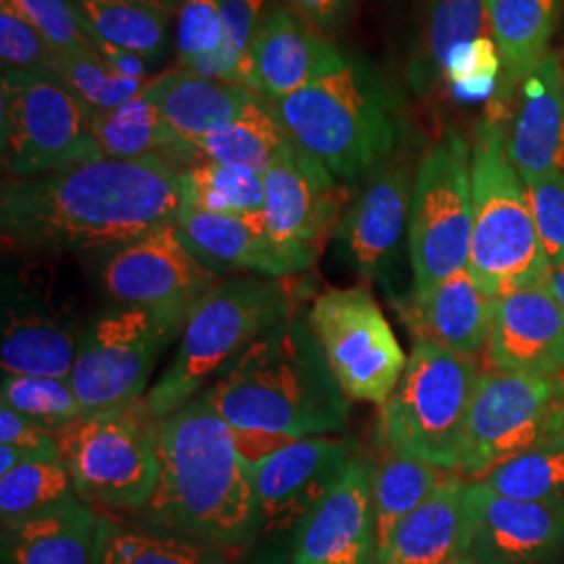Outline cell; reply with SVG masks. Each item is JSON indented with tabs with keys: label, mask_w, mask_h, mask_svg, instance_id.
<instances>
[{
	"label": "cell",
	"mask_w": 564,
	"mask_h": 564,
	"mask_svg": "<svg viewBox=\"0 0 564 564\" xmlns=\"http://www.w3.org/2000/svg\"><path fill=\"white\" fill-rule=\"evenodd\" d=\"M506 151L523 181L564 174V67L545 57L523 82Z\"/></svg>",
	"instance_id": "cb8c5ba5"
},
{
	"label": "cell",
	"mask_w": 564,
	"mask_h": 564,
	"mask_svg": "<svg viewBox=\"0 0 564 564\" xmlns=\"http://www.w3.org/2000/svg\"><path fill=\"white\" fill-rule=\"evenodd\" d=\"M502 78L500 48L491 36L456 46L445 61L444 80L460 101L494 99Z\"/></svg>",
	"instance_id": "b9f144b4"
},
{
	"label": "cell",
	"mask_w": 564,
	"mask_h": 564,
	"mask_svg": "<svg viewBox=\"0 0 564 564\" xmlns=\"http://www.w3.org/2000/svg\"><path fill=\"white\" fill-rule=\"evenodd\" d=\"M76 496L72 475L61 458L21 464L0 475V521L2 527L21 523Z\"/></svg>",
	"instance_id": "8d00e7d4"
},
{
	"label": "cell",
	"mask_w": 564,
	"mask_h": 564,
	"mask_svg": "<svg viewBox=\"0 0 564 564\" xmlns=\"http://www.w3.org/2000/svg\"><path fill=\"white\" fill-rule=\"evenodd\" d=\"M479 564H545L564 552V506L524 502L468 481Z\"/></svg>",
	"instance_id": "ffe728a7"
},
{
	"label": "cell",
	"mask_w": 564,
	"mask_h": 564,
	"mask_svg": "<svg viewBox=\"0 0 564 564\" xmlns=\"http://www.w3.org/2000/svg\"><path fill=\"white\" fill-rule=\"evenodd\" d=\"M449 475L452 470L426 463L419 456L383 447L381 458L372 463L370 477L377 545L383 544L391 531L426 502Z\"/></svg>",
	"instance_id": "836d02e7"
},
{
	"label": "cell",
	"mask_w": 564,
	"mask_h": 564,
	"mask_svg": "<svg viewBox=\"0 0 564 564\" xmlns=\"http://www.w3.org/2000/svg\"><path fill=\"white\" fill-rule=\"evenodd\" d=\"M545 286L550 289V293L554 295V300L564 314V263L563 265H550V272L545 276Z\"/></svg>",
	"instance_id": "f907efd6"
},
{
	"label": "cell",
	"mask_w": 564,
	"mask_h": 564,
	"mask_svg": "<svg viewBox=\"0 0 564 564\" xmlns=\"http://www.w3.org/2000/svg\"><path fill=\"white\" fill-rule=\"evenodd\" d=\"M289 141L291 139L286 137L272 107L260 97L247 105L237 120L218 128L216 132H209L199 141L172 151L170 155H178L188 165L203 162L223 163L263 174Z\"/></svg>",
	"instance_id": "f546056e"
},
{
	"label": "cell",
	"mask_w": 564,
	"mask_h": 564,
	"mask_svg": "<svg viewBox=\"0 0 564 564\" xmlns=\"http://www.w3.org/2000/svg\"><path fill=\"white\" fill-rule=\"evenodd\" d=\"M224 46V23L218 0H181L176 9L178 67L193 72L216 57Z\"/></svg>",
	"instance_id": "7bdbcfd3"
},
{
	"label": "cell",
	"mask_w": 564,
	"mask_h": 564,
	"mask_svg": "<svg viewBox=\"0 0 564 564\" xmlns=\"http://www.w3.org/2000/svg\"><path fill=\"white\" fill-rule=\"evenodd\" d=\"M186 318L144 307L116 305L84 324L69 381L84 414L144 398L163 351L181 339Z\"/></svg>",
	"instance_id": "7c38bea8"
},
{
	"label": "cell",
	"mask_w": 564,
	"mask_h": 564,
	"mask_svg": "<svg viewBox=\"0 0 564 564\" xmlns=\"http://www.w3.org/2000/svg\"><path fill=\"white\" fill-rule=\"evenodd\" d=\"M479 484L524 502L564 506V437L496 466Z\"/></svg>",
	"instance_id": "74e56055"
},
{
	"label": "cell",
	"mask_w": 564,
	"mask_h": 564,
	"mask_svg": "<svg viewBox=\"0 0 564 564\" xmlns=\"http://www.w3.org/2000/svg\"><path fill=\"white\" fill-rule=\"evenodd\" d=\"M297 293L295 279L262 276H230L207 291L184 323L172 362L144 395L153 419L195 400L251 343L293 316Z\"/></svg>",
	"instance_id": "5b68a950"
},
{
	"label": "cell",
	"mask_w": 564,
	"mask_h": 564,
	"mask_svg": "<svg viewBox=\"0 0 564 564\" xmlns=\"http://www.w3.org/2000/svg\"><path fill=\"white\" fill-rule=\"evenodd\" d=\"M470 235V144L458 132H445L416 165L408 224L412 297L468 268Z\"/></svg>",
	"instance_id": "8fae6325"
},
{
	"label": "cell",
	"mask_w": 564,
	"mask_h": 564,
	"mask_svg": "<svg viewBox=\"0 0 564 564\" xmlns=\"http://www.w3.org/2000/svg\"><path fill=\"white\" fill-rule=\"evenodd\" d=\"M524 182L538 237L550 265L564 263V174Z\"/></svg>",
	"instance_id": "7dc6e473"
},
{
	"label": "cell",
	"mask_w": 564,
	"mask_h": 564,
	"mask_svg": "<svg viewBox=\"0 0 564 564\" xmlns=\"http://www.w3.org/2000/svg\"><path fill=\"white\" fill-rule=\"evenodd\" d=\"M343 393L383 405L402 381L408 356L366 286L321 293L307 321Z\"/></svg>",
	"instance_id": "4fadbf2b"
},
{
	"label": "cell",
	"mask_w": 564,
	"mask_h": 564,
	"mask_svg": "<svg viewBox=\"0 0 564 564\" xmlns=\"http://www.w3.org/2000/svg\"><path fill=\"white\" fill-rule=\"evenodd\" d=\"M268 105L291 142L345 184L370 176L402 141L393 90L370 63L354 55L295 95Z\"/></svg>",
	"instance_id": "277c9868"
},
{
	"label": "cell",
	"mask_w": 564,
	"mask_h": 564,
	"mask_svg": "<svg viewBox=\"0 0 564 564\" xmlns=\"http://www.w3.org/2000/svg\"><path fill=\"white\" fill-rule=\"evenodd\" d=\"M564 437V377L481 370L468 405L458 475L479 481L496 466Z\"/></svg>",
	"instance_id": "9c48e42d"
},
{
	"label": "cell",
	"mask_w": 564,
	"mask_h": 564,
	"mask_svg": "<svg viewBox=\"0 0 564 564\" xmlns=\"http://www.w3.org/2000/svg\"><path fill=\"white\" fill-rule=\"evenodd\" d=\"M105 295L116 305L188 318L195 303L223 281L188 249L176 224L109 249L99 268Z\"/></svg>",
	"instance_id": "9a60e30c"
},
{
	"label": "cell",
	"mask_w": 564,
	"mask_h": 564,
	"mask_svg": "<svg viewBox=\"0 0 564 564\" xmlns=\"http://www.w3.org/2000/svg\"><path fill=\"white\" fill-rule=\"evenodd\" d=\"M51 76L57 78L90 111L116 109L139 97L147 86V82L130 80L116 74L99 51L57 53Z\"/></svg>",
	"instance_id": "ab89813d"
},
{
	"label": "cell",
	"mask_w": 564,
	"mask_h": 564,
	"mask_svg": "<svg viewBox=\"0 0 564 564\" xmlns=\"http://www.w3.org/2000/svg\"><path fill=\"white\" fill-rule=\"evenodd\" d=\"M224 23L223 51L193 69L214 80L247 86L253 42L260 32L270 0H218Z\"/></svg>",
	"instance_id": "60d3db41"
},
{
	"label": "cell",
	"mask_w": 564,
	"mask_h": 564,
	"mask_svg": "<svg viewBox=\"0 0 564 564\" xmlns=\"http://www.w3.org/2000/svg\"><path fill=\"white\" fill-rule=\"evenodd\" d=\"M475 514L468 481L452 473L440 489L410 512L377 550V564H447L468 556Z\"/></svg>",
	"instance_id": "603a6c76"
},
{
	"label": "cell",
	"mask_w": 564,
	"mask_h": 564,
	"mask_svg": "<svg viewBox=\"0 0 564 564\" xmlns=\"http://www.w3.org/2000/svg\"><path fill=\"white\" fill-rule=\"evenodd\" d=\"M59 458L88 506L142 512L160 479V421L147 398L84 414L57 431Z\"/></svg>",
	"instance_id": "52a82bcc"
},
{
	"label": "cell",
	"mask_w": 564,
	"mask_h": 564,
	"mask_svg": "<svg viewBox=\"0 0 564 564\" xmlns=\"http://www.w3.org/2000/svg\"><path fill=\"white\" fill-rule=\"evenodd\" d=\"M90 130L107 160L132 162L151 155L163 158L172 144L158 107L144 93L116 109L93 111Z\"/></svg>",
	"instance_id": "e575fe53"
},
{
	"label": "cell",
	"mask_w": 564,
	"mask_h": 564,
	"mask_svg": "<svg viewBox=\"0 0 564 564\" xmlns=\"http://www.w3.org/2000/svg\"><path fill=\"white\" fill-rule=\"evenodd\" d=\"M149 2H155V4H160V7H165V9L174 11V13H176V9H178V4H181V0H149Z\"/></svg>",
	"instance_id": "816d5d0a"
},
{
	"label": "cell",
	"mask_w": 564,
	"mask_h": 564,
	"mask_svg": "<svg viewBox=\"0 0 564 564\" xmlns=\"http://www.w3.org/2000/svg\"><path fill=\"white\" fill-rule=\"evenodd\" d=\"M174 224L188 249L220 279L237 272L262 279H291L270 245L263 212L212 214L181 207Z\"/></svg>",
	"instance_id": "484cf974"
},
{
	"label": "cell",
	"mask_w": 564,
	"mask_h": 564,
	"mask_svg": "<svg viewBox=\"0 0 564 564\" xmlns=\"http://www.w3.org/2000/svg\"><path fill=\"white\" fill-rule=\"evenodd\" d=\"M484 354L489 370L564 377V314L545 281L494 300Z\"/></svg>",
	"instance_id": "d6986e66"
},
{
	"label": "cell",
	"mask_w": 564,
	"mask_h": 564,
	"mask_svg": "<svg viewBox=\"0 0 564 564\" xmlns=\"http://www.w3.org/2000/svg\"><path fill=\"white\" fill-rule=\"evenodd\" d=\"M82 333L84 326L61 316L48 303L18 291L13 284H4L0 330L2 375L69 377Z\"/></svg>",
	"instance_id": "7402d4cb"
},
{
	"label": "cell",
	"mask_w": 564,
	"mask_h": 564,
	"mask_svg": "<svg viewBox=\"0 0 564 564\" xmlns=\"http://www.w3.org/2000/svg\"><path fill=\"white\" fill-rule=\"evenodd\" d=\"M414 176L416 167L400 153L379 165L364 178L335 235L349 268L364 281L379 282L398 307L403 300L395 281L408 242Z\"/></svg>",
	"instance_id": "2e32d148"
},
{
	"label": "cell",
	"mask_w": 564,
	"mask_h": 564,
	"mask_svg": "<svg viewBox=\"0 0 564 564\" xmlns=\"http://www.w3.org/2000/svg\"><path fill=\"white\" fill-rule=\"evenodd\" d=\"M447 564H479V563H477V561H475V558H473V556H470V554H468V556H460V558H456V561H452V563H447Z\"/></svg>",
	"instance_id": "f5cc1de1"
},
{
	"label": "cell",
	"mask_w": 564,
	"mask_h": 564,
	"mask_svg": "<svg viewBox=\"0 0 564 564\" xmlns=\"http://www.w3.org/2000/svg\"><path fill=\"white\" fill-rule=\"evenodd\" d=\"M55 51L7 2H0V61L2 74H48Z\"/></svg>",
	"instance_id": "f6af8a7d"
},
{
	"label": "cell",
	"mask_w": 564,
	"mask_h": 564,
	"mask_svg": "<svg viewBox=\"0 0 564 564\" xmlns=\"http://www.w3.org/2000/svg\"><path fill=\"white\" fill-rule=\"evenodd\" d=\"M181 172L151 155L95 160L34 178H4L0 232L23 253L109 251L176 223Z\"/></svg>",
	"instance_id": "6da1fadb"
},
{
	"label": "cell",
	"mask_w": 564,
	"mask_h": 564,
	"mask_svg": "<svg viewBox=\"0 0 564 564\" xmlns=\"http://www.w3.org/2000/svg\"><path fill=\"white\" fill-rule=\"evenodd\" d=\"M494 300L485 293L468 268L433 286L423 297H412L403 318L416 341L435 343L460 356L484 354Z\"/></svg>",
	"instance_id": "4316f807"
},
{
	"label": "cell",
	"mask_w": 564,
	"mask_h": 564,
	"mask_svg": "<svg viewBox=\"0 0 564 564\" xmlns=\"http://www.w3.org/2000/svg\"><path fill=\"white\" fill-rule=\"evenodd\" d=\"M358 454V445L323 435L284 445L253 466L258 531L297 529L339 484Z\"/></svg>",
	"instance_id": "e0dca14e"
},
{
	"label": "cell",
	"mask_w": 564,
	"mask_h": 564,
	"mask_svg": "<svg viewBox=\"0 0 564 564\" xmlns=\"http://www.w3.org/2000/svg\"><path fill=\"white\" fill-rule=\"evenodd\" d=\"M0 402L21 416L61 431L84 416V408L69 377L2 375Z\"/></svg>",
	"instance_id": "f35d334b"
},
{
	"label": "cell",
	"mask_w": 564,
	"mask_h": 564,
	"mask_svg": "<svg viewBox=\"0 0 564 564\" xmlns=\"http://www.w3.org/2000/svg\"><path fill=\"white\" fill-rule=\"evenodd\" d=\"M473 235L468 270L485 293L542 284L550 272L523 178L506 151L502 121L485 118L470 144Z\"/></svg>",
	"instance_id": "8992f818"
},
{
	"label": "cell",
	"mask_w": 564,
	"mask_h": 564,
	"mask_svg": "<svg viewBox=\"0 0 564 564\" xmlns=\"http://www.w3.org/2000/svg\"><path fill=\"white\" fill-rule=\"evenodd\" d=\"M284 4L314 28L328 32L349 18L354 0H284Z\"/></svg>",
	"instance_id": "c3c4849f"
},
{
	"label": "cell",
	"mask_w": 564,
	"mask_h": 564,
	"mask_svg": "<svg viewBox=\"0 0 564 564\" xmlns=\"http://www.w3.org/2000/svg\"><path fill=\"white\" fill-rule=\"evenodd\" d=\"M93 564H226L224 550L160 527L99 517Z\"/></svg>",
	"instance_id": "d6a6232c"
},
{
	"label": "cell",
	"mask_w": 564,
	"mask_h": 564,
	"mask_svg": "<svg viewBox=\"0 0 564 564\" xmlns=\"http://www.w3.org/2000/svg\"><path fill=\"white\" fill-rule=\"evenodd\" d=\"M182 207L212 214L263 212V174L239 165L193 163L181 172Z\"/></svg>",
	"instance_id": "d590c367"
},
{
	"label": "cell",
	"mask_w": 564,
	"mask_h": 564,
	"mask_svg": "<svg viewBox=\"0 0 564 564\" xmlns=\"http://www.w3.org/2000/svg\"><path fill=\"white\" fill-rule=\"evenodd\" d=\"M95 46H97L102 59L107 61V65L116 74H120L123 78H130V80H151L149 78L151 76V63L142 59L141 55L120 48V46H113L109 42L95 41Z\"/></svg>",
	"instance_id": "681fc988"
},
{
	"label": "cell",
	"mask_w": 564,
	"mask_h": 564,
	"mask_svg": "<svg viewBox=\"0 0 564 564\" xmlns=\"http://www.w3.org/2000/svg\"><path fill=\"white\" fill-rule=\"evenodd\" d=\"M347 53L286 4L270 2L249 61L251 88L263 101H279L337 67Z\"/></svg>",
	"instance_id": "44dd1931"
},
{
	"label": "cell",
	"mask_w": 564,
	"mask_h": 564,
	"mask_svg": "<svg viewBox=\"0 0 564 564\" xmlns=\"http://www.w3.org/2000/svg\"><path fill=\"white\" fill-rule=\"evenodd\" d=\"M561 7L563 0H487L491 39L502 57V78L487 118L502 121L514 88L547 57Z\"/></svg>",
	"instance_id": "83f0119b"
},
{
	"label": "cell",
	"mask_w": 564,
	"mask_h": 564,
	"mask_svg": "<svg viewBox=\"0 0 564 564\" xmlns=\"http://www.w3.org/2000/svg\"><path fill=\"white\" fill-rule=\"evenodd\" d=\"M479 375L477 358L414 341L402 381L379 405L381 445L458 473L468 405Z\"/></svg>",
	"instance_id": "ba28073f"
},
{
	"label": "cell",
	"mask_w": 564,
	"mask_h": 564,
	"mask_svg": "<svg viewBox=\"0 0 564 564\" xmlns=\"http://www.w3.org/2000/svg\"><path fill=\"white\" fill-rule=\"evenodd\" d=\"M93 41H102L162 63L170 48L174 11L149 0H72Z\"/></svg>",
	"instance_id": "1f68e13d"
},
{
	"label": "cell",
	"mask_w": 564,
	"mask_h": 564,
	"mask_svg": "<svg viewBox=\"0 0 564 564\" xmlns=\"http://www.w3.org/2000/svg\"><path fill=\"white\" fill-rule=\"evenodd\" d=\"M487 0H429L421 36L408 63V82L419 97H426L444 78L449 53L491 32Z\"/></svg>",
	"instance_id": "4dcf8cb0"
},
{
	"label": "cell",
	"mask_w": 564,
	"mask_h": 564,
	"mask_svg": "<svg viewBox=\"0 0 564 564\" xmlns=\"http://www.w3.org/2000/svg\"><path fill=\"white\" fill-rule=\"evenodd\" d=\"M97 523L93 506L76 496L2 527V564H93Z\"/></svg>",
	"instance_id": "f1b7e54d"
},
{
	"label": "cell",
	"mask_w": 564,
	"mask_h": 564,
	"mask_svg": "<svg viewBox=\"0 0 564 564\" xmlns=\"http://www.w3.org/2000/svg\"><path fill=\"white\" fill-rule=\"evenodd\" d=\"M142 514L153 527L220 550L260 533L253 470L203 393L160 421V479Z\"/></svg>",
	"instance_id": "7a4b0ae2"
},
{
	"label": "cell",
	"mask_w": 564,
	"mask_h": 564,
	"mask_svg": "<svg viewBox=\"0 0 564 564\" xmlns=\"http://www.w3.org/2000/svg\"><path fill=\"white\" fill-rule=\"evenodd\" d=\"M15 9L55 53H90L95 41L72 0H0Z\"/></svg>",
	"instance_id": "ee69618b"
},
{
	"label": "cell",
	"mask_w": 564,
	"mask_h": 564,
	"mask_svg": "<svg viewBox=\"0 0 564 564\" xmlns=\"http://www.w3.org/2000/svg\"><path fill=\"white\" fill-rule=\"evenodd\" d=\"M351 202L347 184L289 141L263 172V220L291 279L310 272Z\"/></svg>",
	"instance_id": "5bb4252c"
},
{
	"label": "cell",
	"mask_w": 564,
	"mask_h": 564,
	"mask_svg": "<svg viewBox=\"0 0 564 564\" xmlns=\"http://www.w3.org/2000/svg\"><path fill=\"white\" fill-rule=\"evenodd\" d=\"M372 463L362 452L295 529L291 564H377Z\"/></svg>",
	"instance_id": "ac0fdd59"
},
{
	"label": "cell",
	"mask_w": 564,
	"mask_h": 564,
	"mask_svg": "<svg viewBox=\"0 0 564 564\" xmlns=\"http://www.w3.org/2000/svg\"><path fill=\"white\" fill-rule=\"evenodd\" d=\"M59 458L57 431L0 405V475L21 464Z\"/></svg>",
	"instance_id": "bcb514c9"
},
{
	"label": "cell",
	"mask_w": 564,
	"mask_h": 564,
	"mask_svg": "<svg viewBox=\"0 0 564 564\" xmlns=\"http://www.w3.org/2000/svg\"><path fill=\"white\" fill-rule=\"evenodd\" d=\"M93 111L48 74H2L0 155L7 178H34L102 160Z\"/></svg>",
	"instance_id": "30bf717a"
},
{
	"label": "cell",
	"mask_w": 564,
	"mask_h": 564,
	"mask_svg": "<svg viewBox=\"0 0 564 564\" xmlns=\"http://www.w3.org/2000/svg\"><path fill=\"white\" fill-rule=\"evenodd\" d=\"M142 93L158 107L170 134L165 155L237 120L247 105L260 99L242 84L205 78L182 67L151 78Z\"/></svg>",
	"instance_id": "d4e9b609"
},
{
	"label": "cell",
	"mask_w": 564,
	"mask_h": 564,
	"mask_svg": "<svg viewBox=\"0 0 564 564\" xmlns=\"http://www.w3.org/2000/svg\"><path fill=\"white\" fill-rule=\"evenodd\" d=\"M203 395L232 431L262 433L286 444L339 433L351 402L310 324L297 316L251 343Z\"/></svg>",
	"instance_id": "3957f363"
}]
</instances>
